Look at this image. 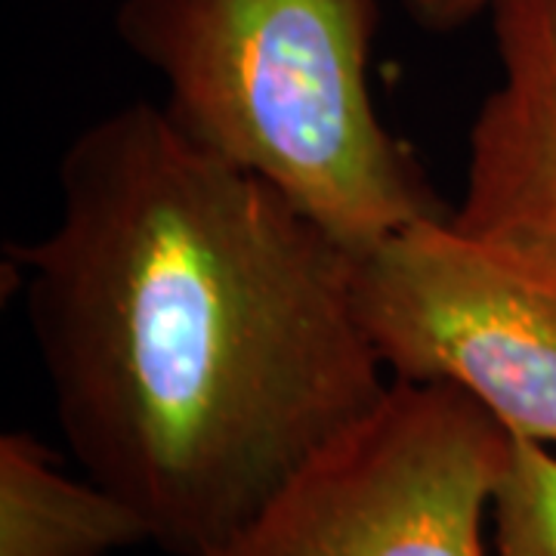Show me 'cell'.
Masks as SVG:
<instances>
[{"label":"cell","mask_w":556,"mask_h":556,"mask_svg":"<svg viewBox=\"0 0 556 556\" xmlns=\"http://www.w3.org/2000/svg\"><path fill=\"white\" fill-rule=\"evenodd\" d=\"M356 257L155 102L68 142L10 263L72 455L164 554H214L387 393Z\"/></svg>","instance_id":"6da1fadb"},{"label":"cell","mask_w":556,"mask_h":556,"mask_svg":"<svg viewBox=\"0 0 556 556\" xmlns=\"http://www.w3.org/2000/svg\"><path fill=\"white\" fill-rule=\"evenodd\" d=\"M115 28L164 78L182 137L353 254L448 217L368 87L378 0H124Z\"/></svg>","instance_id":"7a4b0ae2"},{"label":"cell","mask_w":556,"mask_h":556,"mask_svg":"<svg viewBox=\"0 0 556 556\" xmlns=\"http://www.w3.org/2000/svg\"><path fill=\"white\" fill-rule=\"evenodd\" d=\"M510 430L448 383L387 393L207 556H495Z\"/></svg>","instance_id":"3957f363"},{"label":"cell","mask_w":556,"mask_h":556,"mask_svg":"<svg viewBox=\"0 0 556 556\" xmlns=\"http://www.w3.org/2000/svg\"><path fill=\"white\" fill-rule=\"evenodd\" d=\"M356 306L390 380L457 387L514 437L556 448V288L448 214L358 254Z\"/></svg>","instance_id":"277c9868"},{"label":"cell","mask_w":556,"mask_h":556,"mask_svg":"<svg viewBox=\"0 0 556 556\" xmlns=\"http://www.w3.org/2000/svg\"><path fill=\"white\" fill-rule=\"evenodd\" d=\"M489 13L501 80L470 127L452 223L556 288V0H495Z\"/></svg>","instance_id":"5b68a950"},{"label":"cell","mask_w":556,"mask_h":556,"mask_svg":"<svg viewBox=\"0 0 556 556\" xmlns=\"http://www.w3.org/2000/svg\"><path fill=\"white\" fill-rule=\"evenodd\" d=\"M152 541L146 519L97 479H72L47 442L0 437V556H109Z\"/></svg>","instance_id":"8992f818"},{"label":"cell","mask_w":556,"mask_h":556,"mask_svg":"<svg viewBox=\"0 0 556 556\" xmlns=\"http://www.w3.org/2000/svg\"><path fill=\"white\" fill-rule=\"evenodd\" d=\"M492 554L556 556V448L551 445L510 439L492 501Z\"/></svg>","instance_id":"52a82bcc"},{"label":"cell","mask_w":556,"mask_h":556,"mask_svg":"<svg viewBox=\"0 0 556 556\" xmlns=\"http://www.w3.org/2000/svg\"><path fill=\"white\" fill-rule=\"evenodd\" d=\"M492 3L495 0H405V10L424 31L445 35L489 13Z\"/></svg>","instance_id":"ba28073f"}]
</instances>
